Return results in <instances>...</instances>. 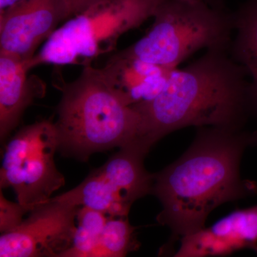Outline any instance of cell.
Listing matches in <instances>:
<instances>
[{
  "label": "cell",
  "mask_w": 257,
  "mask_h": 257,
  "mask_svg": "<svg viewBox=\"0 0 257 257\" xmlns=\"http://www.w3.org/2000/svg\"><path fill=\"white\" fill-rule=\"evenodd\" d=\"M256 143L257 133L243 128L200 126L187 151L154 174L150 194L162 206L157 220L170 229L171 241L205 227L221 204L256 192L254 182L241 178L240 165L246 149Z\"/></svg>",
  "instance_id": "obj_1"
},
{
  "label": "cell",
  "mask_w": 257,
  "mask_h": 257,
  "mask_svg": "<svg viewBox=\"0 0 257 257\" xmlns=\"http://www.w3.org/2000/svg\"><path fill=\"white\" fill-rule=\"evenodd\" d=\"M131 107L140 116L137 139L152 148L188 126L244 128L257 106L246 69L220 47L174 69L156 97Z\"/></svg>",
  "instance_id": "obj_2"
},
{
  "label": "cell",
  "mask_w": 257,
  "mask_h": 257,
  "mask_svg": "<svg viewBox=\"0 0 257 257\" xmlns=\"http://www.w3.org/2000/svg\"><path fill=\"white\" fill-rule=\"evenodd\" d=\"M56 121L59 150L86 160L94 152L121 147L138 137L140 116L103 81L98 69L84 67L73 82L60 87Z\"/></svg>",
  "instance_id": "obj_3"
},
{
  "label": "cell",
  "mask_w": 257,
  "mask_h": 257,
  "mask_svg": "<svg viewBox=\"0 0 257 257\" xmlns=\"http://www.w3.org/2000/svg\"><path fill=\"white\" fill-rule=\"evenodd\" d=\"M153 18L146 35L121 53L176 69L202 49L230 48L234 18L226 8H216L203 0H165Z\"/></svg>",
  "instance_id": "obj_4"
},
{
  "label": "cell",
  "mask_w": 257,
  "mask_h": 257,
  "mask_svg": "<svg viewBox=\"0 0 257 257\" xmlns=\"http://www.w3.org/2000/svg\"><path fill=\"white\" fill-rule=\"evenodd\" d=\"M165 0H102L57 29L39 53L24 62L27 70L42 64L91 65L115 48L123 34L154 16Z\"/></svg>",
  "instance_id": "obj_5"
},
{
  "label": "cell",
  "mask_w": 257,
  "mask_h": 257,
  "mask_svg": "<svg viewBox=\"0 0 257 257\" xmlns=\"http://www.w3.org/2000/svg\"><path fill=\"white\" fill-rule=\"evenodd\" d=\"M59 149L55 123L42 120L22 128L3 152L0 187H11L18 202L37 208L65 184L55 163Z\"/></svg>",
  "instance_id": "obj_6"
},
{
  "label": "cell",
  "mask_w": 257,
  "mask_h": 257,
  "mask_svg": "<svg viewBox=\"0 0 257 257\" xmlns=\"http://www.w3.org/2000/svg\"><path fill=\"white\" fill-rule=\"evenodd\" d=\"M79 207L51 198L0 237L1 257H61L72 246Z\"/></svg>",
  "instance_id": "obj_7"
},
{
  "label": "cell",
  "mask_w": 257,
  "mask_h": 257,
  "mask_svg": "<svg viewBox=\"0 0 257 257\" xmlns=\"http://www.w3.org/2000/svg\"><path fill=\"white\" fill-rule=\"evenodd\" d=\"M70 18L67 0H20L0 13V52L26 62Z\"/></svg>",
  "instance_id": "obj_8"
},
{
  "label": "cell",
  "mask_w": 257,
  "mask_h": 257,
  "mask_svg": "<svg viewBox=\"0 0 257 257\" xmlns=\"http://www.w3.org/2000/svg\"><path fill=\"white\" fill-rule=\"evenodd\" d=\"M180 241L174 256H226L242 249L257 253V205L235 211Z\"/></svg>",
  "instance_id": "obj_9"
},
{
  "label": "cell",
  "mask_w": 257,
  "mask_h": 257,
  "mask_svg": "<svg viewBox=\"0 0 257 257\" xmlns=\"http://www.w3.org/2000/svg\"><path fill=\"white\" fill-rule=\"evenodd\" d=\"M174 69L119 52L98 71L111 92L126 106H133L156 97Z\"/></svg>",
  "instance_id": "obj_10"
},
{
  "label": "cell",
  "mask_w": 257,
  "mask_h": 257,
  "mask_svg": "<svg viewBox=\"0 0 257 257\" xmlns=\"http://www.w3.org/2000/svg\"><path fill=\"white\" fill-rule=\"evenodd\" d=\"M24 61L0 52V138L5 141L18 126L23 113L46 92L38 76H28Z\"/></svg>",
  "instance_id": "obj_11"
},
{
  "label": "cell",
  "mask_w": 257,
  "mask_h": 257,
  "mask_svg": "<svg viewBox=\"0 0 257 257\" xmlns=\"http://www.w3.org/2000/svg\"><path fill=\"white\" fill-rule=\"evenodd\" d=\"M150 147L138 140L120 147L99 172L127 205L151 193L154 174L147 172L144 160Z\"/></svg>",
  "instance_id": "obj_12"
},
{
  "label": "cell",
  "mask_w": 257,
  "mask_h": 257,
  "mask_svg": "<svg viewBox=\"0 0 257 257\" xmlns=\"http://www.w3.org/2000/svg\"><path fill=\"white\" fill-rule=\"evenodd\" d=\"M52 199L77 207L91 208L109 217L128 216L131 208L121 199L99 169L93 170L74 189Z\"/></svg>",
  "instance_id": "obj_13"
},
{
  "label": "cell",
  "mask_w": 257,
  "mask_h": 257,
  "mask_svg": "<svg viewBox=\"0 0 257 257\" xmlns=\"http://www.w3.org/2000/svg\"><path fill=\"white\" fill-rule=\"evenodd\" d=\"M233 18L230 55L247 72L257 105V0H246Z\"/></svg>",
  "instance_id": "obj_14"
},
{
  "label": "cell",
  "mask_w": 257,
  "mask_h": 257,
  "mask_svg": "<svg viewBox=\"0 0 257 257\" xmlns=\"http://www.w3.org/2000/svg\"><path fill=\"white\" fill-rule=\"evenodd\" d=\"M109 216L101 211L79 207L72 246L61 257H92Z\"/></svg>",
  "instance_id": "obj_15"
},
{
  "label": "cell",
  "mask_w": 257,
  "mask_h": 257,
  "mask_svg": "<svg viewBox=\"0 0 257 257\" xmlns=\"http://www.w3.org/2000/svg\"><path fill=\"white\" fill-rule=\"evenodd\" d=\"M128 216L109 217L92 257H123L138 248Z\"/></svg>",
  "instance_id": "obj_16"
},
{
  "label": "cell",
  "mask_w": 257,
  "mask_h": 257,
  "mask_svg": "<svg viewBox=\"0 0 257 257\" xmlns=\"http://www.w3.org/2000/svg\"><path fill=\"white\" fill-rule=\"evenodd\" d=\"M36 208L23 205L8 200L0 194V231L3 234L9 232L18 226L24 220V216Z\"/></svg>",
  "instance_id": "obj_17"
},
{
  "label": "cell",
  "mask_w": 257,
  "mask_h": 257,
  "mask_svg": "<svg viewBox=\"0 0 257 257\" xmlns=\"http://www.w3.org/2000/svg\"><path fill=\"white\" fill-rule=\"evenodd\" d=\"M101 1L102 0H67L70 18L80 14L93 5Z\"/></svg>",
  "instance_id": "obj_18"
},
{
  "label": "cell",
  "mask_w": 257,
  "mask_h": 257,
  "mask_svg": "<svg viewBox=\"0 0 257 257\" xmlns=\"http://www.w3.org/2000/svg\"><path fill=\"white\" fill-rule=\"evenodd\" d=\"M19 1H20V0H0V13L8 9L10 6Z\"/></svg>",
  "instance_id": "obj_19"
},
{
  "label": "cell",
  "mask_w": 257,
  "mask_h": 257,
  "mask_svg": "<svg viewBox=\"0 0 257 257\" xmlns=\"http://www.w3.org/2000/svg\"><path fill=\"white\" fill-rule=\"evenodd\" d=\"M203 1L206 2L208 4L213 7H216V8H225L224 3L221 2V0H203Z\"/></svg>",
  "instance_id": "obj_20"
}]
</instances>
